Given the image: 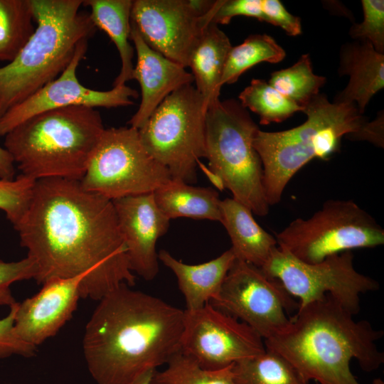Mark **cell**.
<instances>
[{"label": "cell", "instance_id": "6da1fadb", "mask_svg": "<svg viewBox=\"0 0 384 384\" xmlns=\"http://www.w3.org/2000/svg\"><path fill=\"white\" fill-rule=\"evenodd\" d=\"M14 228L38 284L86 274L81 297L95 301L135 284L112 201L84 189L80 181H36L28 208Z\"/></svg>", "mask_w": 384, "mask_h": 384}, {"label": "cell", "instance_id": "7a4b0ae2", "mask_svg": "<svg viewBox=\"0 0 384 384\" xmlns=\"http://www.w3.org/2000/svg\"><path fill=\"white\" fill-rule=\"evenodd\" d=\"M130 287L98 301L85 326L83 353L98 384H130L180 351L184 310Z\"/></svg>", "mask_w": 384, "mask_h": 384}, {"label": "cell", "instance_id": "3957f363", "mask_svg": "<svg viewBox=\"0 0 384 384\" xmlns=\"http://www.w3.org/2000/svg\"><path fill=\"white\" fill-rule=\"evenodd\" d=\"M353 316L326 295L299 307L283 332L264 341L265 348L285 358L308 383L361 384L350 362L356 359L366 372L378 369L384 353L376 342L384 333Z\"/></svg>", "mask_w": 384, "mask_h": 384}, {"label": "cell", "instance_id": "277c9868", "mask_svg": "<svg viewBox=\"0 0 384 384\" xmlns=\"http://www.w3.org/2000/svg\"><path fill=\"white\" fill-rule=\"evenodd\" d=\"M105 129L95 108L70 106L18 124L5 135L4 146L28 178L80 181Z\"/></svg>", "mask_w": 384, "mask_h": 384}, {"label": "cell", "instance_id": "5b68a950", "mask_svg": "<svg viewBox=\"0 0 384 384\" xmlns=\"http://www.w3.org/2000/svg\"><path fill=\"white\" fill-rule=\"evenodd\" d=\"M36 27L16 58L0 68V118L70 63L78 44L96 31L82 0H31Z\"/></svg>", "mask_w": 384, "mask_h": 384}, {"label": "cell", "instance_id": "8992f818", "mask_svg": "<svg viewBox=\"0 0 384 384\" xmlns=\"http://www.w3.org/2000/svg\"><path fill=\"white\" fill-rule=\"evenodd\" d=\"M306 120L280 131L258 129L253 146L263 169V187L270 206L278 203L294 175L311 159L326 160L341 147V139L367 121L355 104L330 102L319 94L303 111Z\"/></svg>", "mask_w": 384, "mask_h": 384}, {"label": "cell", "instance_id": "52a82bcc", "mask_svg": "<svg viewBox=\"0 0 384 384\" xmlns=\"http://www.w3.org/2000/svg\"><path fill=\"white\" fill-rule=\"evenodd\" d=\"M260 129L247 109L234 99L218 100L206 112V157L220 188L253 214L265 216L270 205L263 187L261 159L253 146Z\"/></svg>", "mask_w": 384, "mask_h": 384}, {"label": "cell", "instance_id": "ba28073f", "mask_svg": "<svg viewBox=\"0 0 384 384\" xmlns=\"http://www.w3.org/2000/svg\"><path fill=\"white\" fill-rule=\"evenodd\" d=\"M206 112L201 95L187 85L167 96L138 129L146 151L172 180L197 181L199 159L206 157Z\"/></svg>", "mask_w": 384, "mask_h": 384}, {"label": "cell", "instance_id": "9c48e42d", "mask_svg": "<svg viewBox=\"0 0 384 384\" xmlns=\"http://www.w3.org/2000/svg\"><path fill=\"white\" fill-rule=\"evenodd\" d=\"M277 245L307 263L357 248L384 244V230L353 201L329 200L309 218H297L279 233Z\"/></svg>", "mask_w": 384, "mask_h": 384}, {"label": "cell", "instance_id": "30bf717a", "mask_svg": "<svg viewBox=\"0 0 384 384\" xmlns=\"http://www.w3.org/2000/svg\"><path fill=\"white\" fill-rule=\"evenodd\" d=\"M171 180L144 147L138 129L123 127L105 129L80 182L84 189L113 201L154 193Z\"/></svg>", "mask_w": 384, "mask_h": 384}, {"label": "cell", "instance_id": "8fae6325", "mask_svg": "<svg viewBox=\"0 0 384 384\" xmlns=\"http://www.w3.org/2000/svg\"><path fill=\"white\" fill-rule=\"evenodd\" d=\"M353 259L351 251H345L307 263L277 245L260 268L299 299V307L329 295L354 316L360 311L361 295L378 290L379 283L358 272Z\"/></svg>", "mask_w": 384, "mask_h": 384}, {"label": "cell", "instance_id": "7c38bea8", "mask_svg": "<svg viewBox=\"0 0 384 384\" xmlns=\"http://www.w3.org/2000/svg\"><path fill=\"white\" fill-rule=\"evenodd\" d=\"M210 303L246 324L264 341L283 332L291 321L289 314L299 306L278 279L236 258L218 296Z\"/></svg>", "mask_w": 384, "mask_h": 384}, {"label": "cell", "instance_id": "4fadbf2b", "mask_svg": "<svg viewBox=\"0 0 384 384\" xmlns=\"http://www.w3.org/2000/svg\"><path fill=\"white\" fill-rule=\"evenodd\" d=\"M265 351L252 328L210 303L184 310L180 352L208 370H219Z\"/></svg>", "mask_w": 384, "mask_h": 384}, {"label": "cell", "instance_id": "5bb4252c", "mask_svg": "<svg viewBox=\"0 0 384 384\" xmlns=\"http://www.w3.org/2000/svg\"><path fill=\"white\" fill-rule=\"evenodd\" d=\"M213 1L135 0L131 21L153 50L184 68L206 28Z\"/></svg>", "mask_w": 384, "mask_h": 384}, {"label": "cell", "instance_id": "9a60e30c", "mask_svg": "<svg viewBox=\"0 0 384 384\" xmlns=\"http://www.w3.org/2000/svg\"><path fill=\"white\" fill-rule=\"evenodd\" d=\"M88 40L82 41L66 68L55 80L33 95L9 110L0 118V137L18 124L46 111L70 106L95 107H126L134 104L137 90L123 85L107 91H99L82 85L76 75L77 68L87 50Z\"/></svg>", "mask_w": 384, "mask_h": 384}, {"label": "cell", "instance_id": "2e32d148", "mask_svg": "<svg viewBox=\"0 0 384 384\" xmlns=\"http://www.w3.org/2000/svg\"><path fill=\"white\" fill-rule=\"evenodd\" d=\"M112 201L132 271L145 280L154 279L159 271L156 245L167 232L170 219L158 208L154 193Z\"/></svg>", "mask_w": 384, "mask_h": 384}, {"label": "cell", "instance_id": "e0dca14e", "mask_svg": "<svg viewBox=\"0 0 384 384\" xmlns=\"http://www.w3.org/2000/svg\"><path fill=\"white\" fill-rule=\"evenodd\" d=\"M85 277L81 274L48 280L37 294L18 302L14 323L16 334L36 347L55 336L76 310Z\"/></svg>", "mask_w": 384, "mask_h": 384}, {"label": "cell", "instance_id": "ac0fdd59", "mask_svg": "<svg viewBox=\"0 0 384 384\" xmlns=\"http://www.w3.org/2000/svg\"><path fill=\"white\" fill-rule=\"evenodd\" d=\"M130 39L137 53V64L132 79L139 82L142 100L136 113L129 121L130 127L139 129L164 101L178 88L193 82L186 68L151 48L131 21Z\"/></svg>", "mask_w": 384, "mask_h": 384}, {"label": "cell", "instance_id": "d6986e66", "mask_svg": "<svg viewBox=\"0 0 384 384\" xmlns=\"http://www.w3.org/2000/svg\"><path fill=\"white\" fill-rule=\"evenodd\" d=\"M338 73L348 75L349 81L334 102L353 103L363 114L372 97L384 87V55L366 41L347 43L341 48Z\"/></svg>", "mask_w": 384, "mask_h": 384}, {"label": "cell", "instance_id": "ffe728a7", "mask_svg": "<svg viewBox=\"0 0 384 384\" xmlns=\"http://www.w3.org/2000/svg\"><path fill=\"white\" fill-rule=\"evenodd\" d=\"M158 258L176 277L185 299L186 310L193 311L203 307L218 296L235 256L230 248L206 262L188 265L176 259L168 251L161 250Z\"/></svg>", "mask_w": 384, "mask_h": 384}, {"label": "cell", "instance_id": "44dd1931", "mask_svg": "<svg viewBox=\"0 0 384 384\" xmlns=\"http://www.w3.org/2000/svg\"><path fill=\"white\" fill-rule=\"evenodd\" d=\"M220 223L226 229L236 259L261 267L277 246L276 238L255 220L252 210L233 198L220 201Z\"/></svg>", "mask_w": 384, "mask_h": 384}, {"label": "cell", "instance_id": "7402d4cb", "mask_svg": "<svg viewBox=\"0 0 384 384\" xmlns=\"http://www.w3.org/2000/svg\"><path fill=\"white\" fill-rule=\"evenodd\" d=\"M231 48L226 34L217 24L210 23L191 54L188 67L206 110L220 100V80Z\"/></svg>", "mask_w": 384, "mask_h": 384}, {"label": "cell", "instance_id": "603a6c76", "mask_svg": "<svg viewBox=\"0 0 384 384\" xmlns=\"http://www.w3.org/2000/svg\"><path fill=\"white\" fill-rule=\"evenodd\" d=\"M131 0H86L82 5L91 9L90 16L96 28L104 31L114 43L121 59L120 72L113 87L125 85L132 79L134 48L129 43Z\"/></svg>", "mask_w": 384, "mask_h": 384}, {"label": "cell", "instance_id": "cb8c5ba5", "mask_svg": "<svg viewBox=\"0 0 384 384\" xmlns=\"http://www.w3.org/2000/svg\"><path fill=\"white\" fill-rule=\"evenodd\" d=\"M154 196L158 208L170 220L188 217L220 222L221 200L212 188L171 180L156 189Z\"/></svg>", "mask_w": 384, "mask_h": 384}, {"label": "cell", "instance_id": "d4e9b609", "mask_svg": "<svg viewBox=\"0 0 384 384\" xmlns=\"http://www.w3.org/2000/svg\"><path fill=\"white\" fill-rule=\"evenodd\" d=\"M232 370L237 384H309L285 358L266 348L234 363Z\"/></svg>", "mask_w": 384, "mask_h": 384}, {"label": "cell", "instance_id": "484cf974", "mask_svg": "<svg viewBox=\"0 0 384 384\" xmlns=\"http://www.w3.org/2000/svg\"><path fill=\"white\" fill-rule=\"evenodd\" d=\"M31 0H0V61H12L35 31Z\"/></svg>", "mask_w": 384, "mask_h": 384}, {"label": "cell", "instance_id": "4316f807", "mask_svg": "<svg viewBox=\"0 0 384 384\" xmlns=\"http://www.w3.org/2000/svg\"><path fill=\"white\" fill-rule=\"evenodd\" d=\"M285 55V50L270 36L251 35L241 44L231 48L220 85L235 83L243 73L260 63H279Z\"/></svg>", "mask_w": 384, "mask_h": 384}, {"label": "cell", "instance_id": "83f0119b", "mask_svg": "<svg viewBox=\"0 0 384 384\" xmlns=\"http://www.w3.org/2000/svg\"><path fill=\"white\" fill-rule=\"evenodd\" d=\"M238 98L243 107L259 116L261 124L281 122L304 110L261 79H253Z\"/></svg>", "mask_w": 384, "mask_h": 384}, {"label": "cell", "instance_id": "f1b7e54d", "mask_svg": "<svg viewBox=\"0 0 384 384\" xmlns=\"http://www.w3.org/2000/svg\"><path fill=\"white\" fill-rule=\"evenodd\" d=\"M326 78L314 73L310 56L302 55L291 67L271 74L269 84L284 97L304 107L326 83Z\"/></svg>", "mask_w": 384, "mask_h": 384}, {"label": "cell", "instance_id": "f546056e", "mask_svg": "<svg viewBox=\"0 0 384 384\" xmlns=\"http://www.w3.org/2000/svg\"><path fill=\"white\" fill-rule=\"evenodd\" d=\"M166 365L164 370H154L151 384H237L233 364L219 370H208L179 351Z\"/></svg>", "mask_w": 384, "mask_h": 384}, {"label": "cell", "instance_id": "4dcf8cb0", "mask_svg": "<svg viewBox=\"0 0 384 384\" xmlns=\"http://www.w3.org/2000/svg\"><path fill=\"white\" fill-rule=\"evenodd\" d=\"M36 181L23 174L13 180L0 179V210L14 225L26 210Z\"/></svg>", "mask_w": 384, "mask_h": 384}, {"label": "cell", "instance_id": "1f68e13d", "mask_svg": "<svg viewBox=\"0 0 384 384\" xmlns=\"http://www.w3.org/2000/svg\"><path fill=\"white\" fill-rule=\"evenodd\" d=\"M363 20L354 23L349 34L356 41L369 42L375 51L384 55V1L362 0Z\"/></svg>", "mask_w": 384, "mask_h": 384}, {"label": "cell", "instance_id": "d6a6232c", "mask_svg": "<svg viewBox=\"0 0 384 384\" xmlns=\"http://www.w3.org/2000/svg\"><path fill=\"white\" fill-rule=\"evenodd\" d=\"M35 275V266L27 257L16 262L0 260V306L10 307L17 302L10 289L13 283L34 279Z\"/></svg>", "mask_w": 384, "mask_h": 384}, {"label": "cell", "instance_id": "836d02e7", "mask_svg": "<svg viewBox=\"0 0 384 384\" xmlns=\"http://www.w3.org/2000/svg\"><path fill=\"white\" fill-rule=\"evenodd\" d=\"M17 303L10 306L9 313L0 319V359L13 355L31 358L37 351V347L23 341L15 332L14 323Z\"/></svg>", "mask_w": 384, "mask_h": 384}, {"label": "cell", "instance_id": "e575fe53", "mask_svg": "<svg viewBox=\"0 0 384 384\" xmlns=\"http://www.w3.org/2000/svg\"><path fill=\"white\" fill-rule=\"evenodd\" d=\"M213 13L211 23L228 24L238 16L252 17L265 21L261 0H220L213 4Z\"/></svg>", "mask_w": 384, "mask_h": 384}, {"label": "cell", "instance_id": "d590c367", "mask_svg": "<svg viewBox=\"0 0 384 384\" xmlns=\"http://www.w3.org/2000/svg\"><path fill=\"white\" fill-rule=\"evenodd\" d=\"M265 21L282 28L287 35L296 36L302 33L299 17L290 14L279 0H261Z\"/></svg>", "mask_w": 384, "mask_h": 384}, {"label": "cell", "instance_id": "8d00e7d4", "mask_svg": "<svg viewBox=\"0 0 384 384\" xmlns=\"http://www.w3.org/2000/svg\"><path fill=\"white\" fill-rule=\"evenodd\" d=\"M345 137L351 141H367L373 145L383 148L384 146V112L380 111L375 119L366 121L360 129Z\"/></svg>", "mask_w": 384, "mask_h": 384}, {"label": "cell", "instance_id": "74e56055", "mask_svg": "<svg viewBox=\"0 0 384 384\" xmlns=\"http://www.w3.org/2000/svg\"><path fill=\"white\" fill-rule=\"evenodd\" d=\"M14 164L11 154L5 148L0 146V179L10 181L15 178Z\"/></svg>", "mask_w": 384, "mask_h": 384}, {"label": "cell", "instance_id": "f35d334b", "mask_svg": "<svg viewBox=\"0 0 384 384\" xmlns=\"http://www.w3.org/2000/svg\"><path fill=\"white\" fill-rule=\"evenodd\" d=\"M155 370L145 372L130 384H151V378Z\"/></svg>", "mask_w": 384, "mask_h": 384}]
</instances>
